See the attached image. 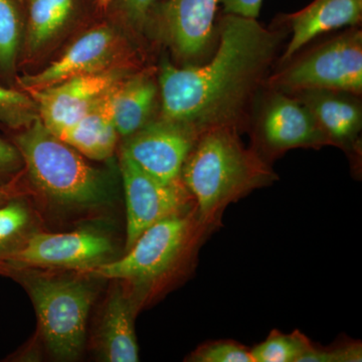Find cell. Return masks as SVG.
<instances>
[{
  "mask_svg": "<svg viewBox=\"0 0 362 362\" xmlns=\"http://www.w3.org/2000/svg\"><path fill=\"white\" fill-rule=\"evenodd\" d=\"M216 32L214 51L204 63L177 66L164 59L159 69L162 118L197 135L218 127L249 130L257 99L290 35L279 21L266 28L233 13L218 21Z\"/></svg>",
  "mask_w": 362,
  "mask_h": 362,
  "instance_id": "6da1fadb",
  "label": "cell"
},
{
  "mask_svg": "<svg viewBox=\"0 0 362 362\" xmlns=\"http://www.w3.org/2000/svg\"><path fill=\"white\" fill-rule=\"evenodd\" d=\"M239 135L226 127L204 131L183 164L181 182L204 225L214 223L230 202L277 180L269 162L252 147L246 148Z\"/></svg>",
  "mask_w": 362,
  "mask_h": 362,
  "instance_id": "7a4b0ae2",
  "label": "cell"
},
{
  "mask_svg": "<svg viewBox=\"0 0 362 362\" xmlns=\"http://www.w3.org/2000/svg\"><path fill=\"white\" fill-rule=\"evenodd\" d=\"M33 187L66 209H90L111 199L106 175L35 119L16 139Z\"/></svg>",
  "mask_w": 362,
  "mask_h": 362,
  "instance_id": "3957f363",
  "label": "cell"
},
{
  "mask_svg": "<svg viewBox=\"0 0 362 362\" xmlns=\"http://www.w3.org/2000/svg\"><path fill=\"white\" fill-rule=\"evenodd\" d=\"M11 271L32 299L40 335L51 354L59 361L80 357L96 288L83 277L51 275L32 268Z\"/></svg>",
  "mask_w": 362,
  "mask_h": 362,
  "instance_id": "277c9868",
  "label": "cell"
},
{
  "mask_svg": "<svg viewBox=\"0 0 362 362\" xmlns=\"http://www.w3.org/2000/svg\"><path fill=\"white\" fill-rule=\"evenodd\" d=\"M265 88L285 94L333 90L361 96L362 30L351 26L274 66Z\"/></svg>",
  "mask_w": 362,
  "mask_h": 362,
  "instance_id": "5b68a950",
  "label": "cell"
},
{
  "mask_svg": "<svg viewBox=\"0 0 362 362\" xmlns=\"http://www.w3.org/2000/svg\"><path fill=\"white\" fill-rule=\"evenodd\" d=\"M194 216L187 211L154 223L141 233L122 258L80 274L133 283L151 282L162 277L180 261L189 245Z\"/></svg>",
  "mask_w": 362,
  "mask_h": 362,
  "instance_id": "8992f818",
  "label": "cell"
},
{
  "mask_svg": "<svg viewBox=\"0 0 362 362\" xmlns=\"http://www.w3.org/2000/svg\"><path fill=\"white\" fill-rule=\"evenodd\" d=\"M249 129L257 152L269 162L288 150L330 145L309 109L293 95L264 88Z\"/></svg>",
  "mask_w": 362,
  "mask_h": 362,
  "instance_id": "52a82bcc",
  "label": "cell"
},
{
  "mask_svg": "<svg viewBox=\"0 0 362 362\" xmlns=\"http://www.w3.org/2000/svg\"><path fill=\"white\" fill-rule=\"evenodd\" d=\"M113 254L110 238L98 230L30 233L20 247L0 258V265L6 270L57 268L85 273L111 261Z\"/></svg>",
  "mask_w": 362,
  "mask_h": 362,
  "instance_id": "ba28073f",
  "label": "cell"
},
{
  "mask_svg": "<svg viewBox=\"0 0 362 362\" xmlns=\"http://www.w3.org/2000/svg\"><path fill=\"white\" fill-rule=\"evenodd\" d=\"M120 168L127 214L125 249L128 251L150 226L189 211L190 204L194 202L181 180L162 182L124 156H121Z\"/></svg>",
  "mask_w": 362,
  "mask_h": 362,
  "instance_id": "9c48e42d",
  "label": "cell"
},
{
  "mask_svg": "<svg viewBox=\"0 0 362 362\" xmlns=\"http://www.w3.org/2000/svg\"><path fill=\"white\" fill-rule=\"evenodd\" d=\"M220 4L221 0H162L152 14L158 18L162 39L185 66L204 63L213 54Z\"/></svg>",
  "mask_w": 362,
  "mask_h": 362,
  "instance_id": "30bf717a",
  "label": "cell"
},
{
  "mask_svg": "<svg viewBox=\"0 0 362 362\" xmlns=\"http://www.w3.org/2000/svg\"><path fill=\"white\" fill-rule=\"evenodd\" d=\"M127 77L123 69H104L30 93L40 121L59 137Z\"/></svg>",
  "mask_w": 362,
  "mask_h": 362,
  "instance_id": "8fae6325",
  "label": "cell"
},
{
  "mask_svg": "<svg viewBox=\"0 0 362 362\" xmlns=\"http://www.w3.org/2000/svg\"><path fill=\"white\" fill-rule=\"evenodd\" d=\"M197 137L187 126L160 117L126 138L121 156L162 182H175Z\"/></svg>",
  "mask_w": 362,
  "mask_h": 362,
  "instance_id": "7c38bea8",
  "label": "cell"
},
{
  "mask_svg": "<svg viewBox=\"0 0 362 362\" xmlns=\"http://www.w3.org/2000/svg\"><path fill=\"white\" fill-rule=\"evenodd\" d=\"M315 118L333 146L358 154L362 129L361 96L333 90H307L293 94Z\"/></svg>",
  "mask_w": 362,
  "mask_h": 362,
  "instance_id": "4fadbf2b",
  "label": "cell"
},
{
  "mask_svg": "<svg viewBox=\"0 0 362 362\" xmlns=\"http://www.w3.org/2000/svg\"><path fill=\"white\" fill-rule=\"evenodd\" d=\"M115 45V35L110 28H93L76 40L58 61L35 75L21 78V85L30 92L104 70L113 57Z\"/></svg>",
  "mask_w": 362,
  "mask_h": 362,
  "instance_id": "5bb4252c",
  "label": "cell"
},
{
  "mask_svg": "<svg viewBox=\"0 0 362 362\" xmlns=\"http://www.w3.org/2000/svg\"><path fill=\"white\" fill-rule=\"evenodd\" d=\"M362 0H313L297 13L287 14L279 21L289 30V40L276 66L325 33L361 25Z\"/></svg>",
  "mask_w": 362,
  "mask_h": 362,
  "instance_id": "9a60e30c",
  "label": "cell"
},
{
  "mask_svg": "<svg viewBox=\"0 0 362 362\" xmlns=\"http://www.w3.org/2000/svg\"><path fill=\"white\" fill-rule=\"evenodd\" d=\"M135 313L136 302L131 295L122 287H114L104 305L95 333V349L101 361H139L134 327Z\"/></svg>",
  "mask_w": 362,
  "mask_h": 362,
  "instance_id": "2e32d148",
  "label": "cell"
},
{
  "mask_svg": "<svg viewBox=\"0 0 362 362\" xmlns=\"http://www.w3.org/2000/svg\"><path fill=\"white\" fill-rule=\"evenodd\" d=\"M115 88L107 93L77 123L59 136L78 153L93 160L110 158L118 141L112 107Z\"/></svg>",
  "mask_w": 362,
  "mask_h": 362,
  "instance_id": "e0dca14e",
  "label": "cell"
},
{
  "mask_svg": "<svg viewBox=\"0 0 362 362\" xmlns=\"http://www.w3.org/2000/svg\"><path fill=\"white\" fill-rule=\"evenodd\" d=\"M158 95V82L148 71L127 77L117 86L112 107L119 136L130 137L152 120Z\"/></svg>",
  "mask_w": 362,
  "mask_h": 362,
  "instance_id": "ac0fdd59",
  "label": "cell"
},
{
  "mask_svg": "<svg viewBox=\"0 0 362 362\" xmlns=\"http://www.w3.org/2000/svg\"><path fill=\"white\" fill-rule=\"evenodd\" d=\"M78 0H30L28 45L37 52L59 35L77 8Z\"/></svg>",
  "mask_w": 362,
  "mask_h": 362,
  "instance_id": "d6986e66",
  "label": "cell"
},
{
  "mask_svg": "<svg viewBox=\"0 0 362 362\" xmlns=\"http://www.w3.org/2000/svg\"><path fill=\"white\" fill-rule=\"evenodd\" d=\"M30 226L32 214L25 202L11 199L0 204V258L23 244Z\"/></svg>",
  "mask_w": 362,
  "mask_h": 362,
  "instance_id": "ffe728a7",
  "label": "cell"
},
{
  "mask_svg": "<svg viewBox=\"0 0 362 362\" xmlns=\"http://www.w3.org/2000/svg\"><path fill=\"white\" fill-rule=\"evenodd\" d=\"M312 344L301 333L273 332L251 349L254 362H298Z\"/></svg>",
  "mask_w": 362,
  "mask_h": 362,
  "instance_id": "44dd1931",
  "label": "cell"
},
{
  "mask_svg": "<svg viewBox=\"0 0 362 362\" xmlns=\"http://www.w3.org/2000/svg\"><path fill=\"white\" fill-rule=\"evenodd\" d=\"M21 18L16 0H0V70H13L21 39Z\"/></svg>",
  "mask_w": 362,
  "mask_h": 362,
  "instance_id": "7402d4cb",
  "label": "cell"
},
{
  "mask_svg": "<svg viewBox=\"0 0 362 362\" xmlns=\"http://www.w3.org/2000/svg\"><path fill=\"white\" fill-rule=\"evenodd\" d=\"M37 118V104L32 97L0 86V123L11 128L28 127Z\"/></svg>",
  "mask_w": 362,
  "mask_h": 362,
  "instance_id": "603a6c76",
  "label": "cell"
},
{
  "mask_svg": "<svg viewBox=\"0 0 362 362\" xmlns=\"http://www.w3.org/2000/svg\"><path fill=\"white\" fill-rule=\"evenodd\" d=\"M188 361L195 362H254L251 350L239 343L218 341L202 345Z\"/></svg>",
  "mask_w": 362,
  "mask_h": 362,
  "instance_id": "cb8c5ba5",
  "label": "cell"
},
{
  "mask_svg": "<svg viewBox=\"0 0 362 362\" xmlns=\"http://www.w3.org/2000/svg\"><path fill=\"white\" fill-rule=\"evenodd\" d=\"M162 0H115L119 13L132 28L141 30L149 23Z\"/></svg>",
  "mask_w": 362,
  "mask_h": 362,
  "instance_id": "d4e9b609",
  "label": "cell"
},
{
  "mask_svg": "<svg viewBox=\"0 0 362 362\" xmlns=\"http://www.w3.org/2000/svg\"><path fill=\"white\" fill-rule=\"evenodd\" d=\"M361 344H349L332 350L310 349L300 357L298 362H354L362 361Z\"/></svg>",
  "mask_w": 362,
  "mask_h": 362,
  "instance_id": "484cf974",
  "label": "cell"
},
{
  "mask_svg": "<svg viewBox=\"0 0 362 362\" xmlns=\"http://www.w3.org/2000/svg\"><path fill=\"white\" fill-rule=\"evenodd\" d=\"M23 163V157L18 147L0 138V175L18 170Z\"/></svg>",
  "mask_w": 362,
  "mask_h": 362,
  "instance_id": "4316f807",
  "label": "cell"
},
{
  "mask_svg": "<svg viewBox=\"0 0 362 362\" xmlns=\"http://www.w3.org/2000/svg\"><path fill=\"white\" fill-rule=\"evenodd\" d=\"M225 13L258 18L263 0H221Z\"/></svg>",
  "mask_w": 362,
  "mask_h": 362,
  "instance_id": "83f0119b",
  "label": "cell"
},
{
  "mask_svg": "<svg viewBox=\"0 0 362 362\" xmlns=\"http://www.w3.org/2000/svg\"><path fill=\"white\" fill-rule=\"evenodd\" d=\"M16 194V187H14L13 183H8V185L0 187V204L13 199Z\"/></svg>",
  "mask_w": 362,
  "mask_h": 362,
  "instance_id": "f1b7e54d",
  "label": "cell"
},
{
  "mask_svg": "<svg viewBox=\"0 0 362 362\" xmlns=\"http://www.w3.org/2000/svg\"><path fill=\"white\" fill-rule=\"evenodd\" d=\"M110 2V0H99V4H101L102 6H107Z\"/></svg>",
  "mask_w": 362,
  "mask_h": 362,
  "instance_id": "f546056e",
  "label": "cell"
}]
</instances>
